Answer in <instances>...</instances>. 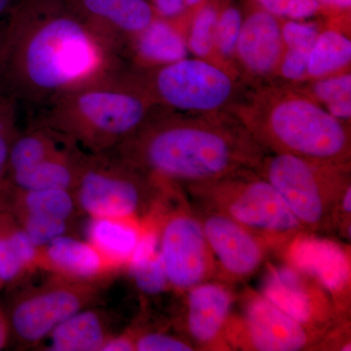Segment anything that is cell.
Here are the masks:
<instances>
[{
  "label": "cell",
  "instance_id": "19",
  "mask_svg": "<svg viewBox=\"0 0 351 351\" xmlns=\"http://www.w3.org/2000/svg\"><path fill=\"white\" fill-rule=\"evenodd\" d=\"M322 25L309 20H281L283 54L277 80L301 84L306 82L307 63Z\"/></svg>",
  "mask_w": 351,
  "mask_h": 351
},
{
  "label": "cell",
  "instance_id": "2",
  "mask_svg": "<svg viewBox=\"0 0 351 351\" xmlns=\"http://www.w3.org/2000/svg\"><path fill=\"white\" fill-rule=\"evenodd\" d=\"M122 145L131 166L189 186L256 169L267 154L232 113H186L160 107Z\"/></svg>",
  "mask_w": 351,
  "mask_h": 351
},
{
  "label": "cell",
  "instance_id": "25",
  "mask_svg": "<svg viewBox=\"0 0 351 351\" xmlns=\"http://www.w3.org/2000/svg\"><path fill=\"white\" fill-rule=\"evenodd\" d=\"M16 184L25 191L69 189L75 170L66 157L58 154L27 169L13 173Z\"/></svg>",
  "mask_w": 351,
  "mask_h": 351
},
{
  "label": "cell",
  "instance_id": "6",
  "mask_svg": "<svg viewBox=\"0 0 351 351\" xmlns=\"http://www.w3.org/2000/svg\"><path fill=\"white\" fill-rule=\"evenodd\" d=\"M204 206L230 217L267 245H286L304 232L282 196L255 169L189 186Z\"/></svg>",
  "mask_w": 351,
  "mask_h": 351
},
{
  "label": "cell",
  "instance_id": "8",
  "mask_svg": "<svg viewBox=\"0 0 351 351\" xmlns=\"http://www.w3.org/2000/svg\"><path fill=\"white\" fill-rule=\"evenodd\" d=\"M158 235L168 283L173 287L189 290L213 276L216 263L198 217L186 211L173 215Z\"/></svg>",
  "mask_w": 351,
  "mask_h": 351
},
{
  "label": "cell",
  "instance_id": "34",
  "mask_svg": "<svg viewBox=\"0 0 351 351\" xmlns=\"http://www.w3.org/2000/svg\"><path fill=\"white\" fill-rule=\"evenodd\" d=\"M17 107L10 99L0 95V177L8 164L11 143L9 140Z\"/></svg>",
  "mask_w": 351,
  "mask_h": 351
},
{
  "label": "cell",
  "instance_id": "3",
  "mask_svg": "<svg viewBox=\"0 0 351 351\" xmlns=\"http://www.w3.org/2000/svg\"><path fill=\"white\" fill-rule=\"evenodd\" d=\"M267 152L350 166V124L295 84L274 80L245 90L230 110Z\"/></svg>",
  "mask_w": 351,
  "mask_h": 351
},
{
  "label": "cell",
  "instance_id": "17",
  "mask_svg": "<svg viewBox=\"0 0 351 351\" xmlns=\"http://www.w3.org/2000/svg\"><path fill=\"white\" fill-rule=\"evenodd\" d=\"M189 291V334L201 346H213L223 336L230 321L232 293L223 284L209 281Z\"/></svg>",
  "mask_w": 351,
  "mask_h": 351
},
{
  "label": "cell",
  "instance_id": "13",
  "mask_svg": "<svg viewBox=\"0 0 351 351\" xmlns=\"http://www.w3.org/2000/svg\"><path fill=\"white\" fill-rule=\"evenodd\" d=\"M239 336L243 346L258 351H297L311 345L314 332L287 315L263 295H252L245 307Z\"/></svg>",
  "mask_w": 351,
  "mask_h": 351
},
{
  "label": "cell",
  "instance_id": "5",
  "mask_svg": "<svg viewBox=\"0 0 351 351\" xmlns=\"http://www.w3.org/2000/svg\"><path fill=\"white\" fill-rule=\"evenodd\" d=\"M255 170L280 193L304 232H325L337 226L339 201L350 184V166L267 152Z\"/></svg>",
  "mask_w": 351,
  "mask_h": 351
},
{
  "label": "cell",
  "instance_id": "15",
  "mask_svg": "<svg viewBox=\"0 0 351 351\" xmlns=\"http://www.w3.org/2000/svg\"><path fill=\"white\" fill-rule=\"evenodd\" d=\"M115 52L156 17L147 0H64Z\"/></svg>",
  "mask_w": 351,
  "mask_h": 351
},
{
  "label": "cell",
  "instance_id": "16",
  "mask_svg": "<svg viewBox=\"0 0 351 351\" xmlns=\"http://www.w3.org/2000/svg\"><path fill=\"white\" fill-rule=\"evenodd\" d=\"M82 298L66 289L46 291L27 298L14 309L12 325L25 341H40L80 311Z\"/></svg>",
  "mask_w": 351,
  "mask_h": 351
},
{
  "label": "cell",
  "instance_id": "30",
  "mask_svg": "<svg viewBox=\"0 0 351 351\" xmlns=\"http://www.w3.org/2000/svg\"><path fill=\"white\" fill-rule=\"evenodd\" d=\"M128 265L136 285L145 294H158L169 284L160 250L131 258Z\"/></svg>",
  "mask_w": 351,
  "mask_h": 351
},
{
  "label": "cell",
  "instance_id": "31",
  "mask_svg": "<svg viewBox=\"0 0 351 351\" xmlns=\"http://www.w3.org/2000/svg\"><path fill=\"white\" fill-rule=\"evenodd\" d=\"M27 214L43 215L66 221L73 210L68 189L27 191L25 196Z\"/></svg>",
  "mask_w": 351,
  "mask_h": 351
},
{
  "label": "cell",
  "instance_id": "22",
  "mask_svg": "<svg viewBox=\"0 0 351 351\" xmlns=\"http://www.w3.org/2000/svg\"><path fill=\"white\" fill-rule=\"evenodd\" d=\"M46 257L55 269L78 278L96 276L105 263L89 242L64 235L46 245Z\"/></svg>",
  "mask_w": 351,
  "mask_h": 351
},
{
  "label": "cell",
  "instance_id": "33",
  "mask_svg": "<svg viewBox=\"0 0 351 351\" xmlns=\"http://www.w3.org/2000/svg\"><path fill=\"white\" fill-rule=\"evenodd\" d=\"M66 221L43 215L27 214L25 232L36 247L46 246L53 240L64 235Z\"/></svg>",
  "mask_w": 351,
  "mask_h": 351
},
{
  "label": "cell",
  "instance_id": "23",
  "mask_svg": "<svg viewBox=\"0 0 351 351\" xmlns=\"http://www.w3.org/2000/svg\"><path fill=\"white\" fill-rule=\"evenodd\" d=\"M50 335L51 350L55 351L101 350L106 341L101 321L91 311H77Z\"/></svg>",
  "mask_w": 351,
  "mask_h": 351
},
{
  "label": "cell",
  "instance_id": "26",
  "mask_svg": "<svg viewBox=\"0 0 351 351\" xmlns=\"http://www.w3.org/2000/svg\"><path fill=\"white\" fill-rule=\"evenodd\" d=\"M219 9V4L215 1H206L195 9L189 24L188 38H186L189 52L193 56L218 64L215 49V34Z\"/></svg>",
  "mask_w": 351,
  "mask_h": 351
},
{
  "label": "cell",
  "instance_id": "36",
  "mask_svg": "<svg viewBox=\"0 0 351 351\" xmlns=\"http://www.w3.org/2000/svg\"><path fill=\"white\" fill-rule=\"evenodd\" d=\"M149 3L156 15L163 19L174 20L188 10L184 0H151Z\"/></svg>",
  "mask_w": 351,
  "mask_h": 351
},
{
  "label": "cell",
  "instance_id": "1",
  "mask_svg": "<svg viewBox=\"0 0 351 351\" xmlns=\"http://www.w3.org/2000/svg\"><path fill=\"white\" fill-rule=\"evenodd\" d=\"M119 68L117 53L64 0H19L0 32V95L32 113Z\"/></svg>",
  "mask_w": 351,
  "mask_h": 351
},
{
  "label": "cell",
  "instance_id": "27",
  "mask_svg": "<svg viewBox=\"0 0 351 351\" xmlns=\"http://www.w3.org/2000/svg\"><path fill=\"white\" fill-rule=\"evenodd\" d=\"M38 247L32 243L25 230H16L0 239V279L15 278L36 258Z\"/></svg>",
  "mask_w": 351,
  "mask_h": 351
},
{
  "label": "cell",
  "instance_id": "28",
  "mask_svg": "<svg viewBox=\"0 0 351 351\" xmlns=\"http://www.w3.org/2000/svg\"><path fill=\"white\" fill-rule=\"evenodd\" d=\"M243 19V14L239 7L233 4H226L223 7H219L216 34H215L217 60L221 66L230 69L235 73H237L234 69L235 48H237Z\"/></svg>",
  "mask_w": 351,
  "mask_h": 351
},
{
  "label": "cell",
  "instance_id": "32",
  "mask_svg": "<svg viewBox=\"0 0 351 351\" xmlns=\"http://www.w3.org/2000/svg\"><path fill=\"white\" fill-rule=\"evenodd\" d=\"M255 5L280 20H309L323 13L317 0H253Z\"/></svg>",
  "mask_w": 351,
  "mask_h": 351
},
{
  "label": "cell",
  "instance_id": "39",
  "mask_svg": "<svg viewBox=\"0 0 351 351\" xmlns=\"http://www.w3.org/2000/svg\"><path fill=\"white\" fill-rule=\"evenodd\" d=\"M19 0H0V19L7 17Z\"/></svg>",
  "mask_w": 351,
  "mask_h": 351
},
{
  "label": "cell",
  "instance_id": "12",
  "mask_svg": "<svg viewBox=\"0 0 351 351\" xmlns=\"http://www.w3.org/2000/svg\"><path fill=\"white\" fill-rule=\"evenodd\" d=\"M326 291L313 278L291 267H272L267 272L262 288L265 299L293 319L316 332L329 324L334 313Z\"/></svg>",
  "mask_w": 351,
  "mask_h": 351
},
{
  "label": "cell",
  "instance_id": "18",
  "mask_svg": "<svg viewBox=\"0 0 351 351\" xmlns=\"http://www.w3.org/2000/svg\"><path fill=\"white\" fill-rule=\"evenodd\" d=\"M131 52L142 69H154L189 56L186 38L171 20L154 18L131 39Z\"/></svg>",
  "mask_w": 351,
  "mask_h": 351
},
{
  "label": "cell",
  "instance_id": "38",
  "mask_svg": "<svg viewBox=\"0 0 351 351\" xmlns=\"http://www.w3.org/2000/svg\"><path fill=\"white\" fill-rule=\"evenodd\" d=\"M101 350L104 351H130L135 350V343H132L130 339L119 337L112 339H106Z\"/></svg>",
  "mask_w": 351,
  "mask_h": 351
},
{
  "label": "cell",
  "instance_id": "29",
  "mask_svg": "<svg viewBox=\"0 0 351 351\" xmlns=\"http://www.w3.org/2000/svg\"><path fill=\"white\" fill-rule=\"evenodd\" d=\"M58 154L45 132L32 131L14 141L9 152L8 164L12 173L19 172Z\"/></svg>",
  "mask_w": 351,
  "mask_h": 351
},
{
  "label": "cell",
  "instance_id": "35",
  "mask_svg": "<svg viewBox=\"0 0 351 351\" xmlns=\"http://www.w3.org/2000/svg\"><path fill=\"white\" fill-rule=\"evenodd\" d=\"M135 350L138 351H191L193 346L175 338L163 334H149L141 337L136 341Z\"/></svg>",
  "mask_w": 351,
  "mask_h": 351
},
{
  "label": "cell",
  "instance_id": "37",
  "mask_svg": "<svg viewBox=\"0 0 351 351\" xmlns=\"http://www.w3.org/2000/svg\"><path fill=\"white\" fill-rule=\"evenodd\" d=\"M317 2L320 4L323 13L328 14L331 17H348V14H350L351 0H317Z\"/></svg>",
  "mask_w": 351,
  "mask_h": 351
},
{
  "label": "cell",
  "instance_id": "7",
  "mask_svg": "<svg viewBox=\"0 0 351 351\" xmlns=\"http://www.w3.org/2000/svg\"><path fill=\"white\" fill-rule=\"evenodd\" d=\"M137 75L156 106L179 112H230L246 90L234 71L196 57Z\"/></svg>",
  "mask_w": 351,
  "mask_h": 351
},
{
  "label": "cell",
  "instance_id": "9",
  "mask_svg": "<svg viewBox=\"0 0 351 351\" xmlns=\"http://www.w3.org/2000/svg\"><path fill=\"white\" fill-rule=\"evenodd\" d=\"M203 207L197 217L216 269L233 280L252 276L265 260L269 245L230 217L204 205Z\"/></svg>",
  "mask_w": 351,
  "mask_h": 351
},
{
  "label": "cell",
  "instance_id": "11",
  "mask_svg": "<svg viewBox=\"0 0 351 351\" xmlns=\"http://www.w3.org/2000/svg\"><path fill=\"white\" fill-rule=\"evenodd\" d=\"M144 197V182L131 171L95 166L80 176L78 200L93 218L132 219Z\"/></svg>",
  "mask_w": 351,
  "mask_h": 351
},
{
  "label": "cell",
  "instance_id": "10",
  "mask_svg": "<svg viewBox=\"0 0 351 351\" xmlns=\"http://www.w3.org/2000/svg\"><path fill=\"white\" fill-rule=\"evenodd\" d=\"M282 54L281 20L256 6L242 23L235 48V71L251 87L274 82Z\"/></svg>",
  "mask_w": 351,
  "mask_h": 351
},
{
  "label": "cell",
  "instance_id": "21",
  "mask_svg": "<svg viewBox=\"0 0 351 351\" xmlns=\"http://www.w3.org/2000/svg\"><path fill=\"white\" fill-rule=\"evenodd\" d=\"M142 233L131 219L93 218L88 226V242L104 261L128 263Z\"/></svg>",
  "mask_w": 351,
  "mask_h": 351
},
{
  "label": "cell",
  "instance_id": "41",
  "mask_svg": "<svg viewBox=\"0 0 351 351\" xmlns=\"http://www.w3.org/2000/svg\"><path fill=\"white\" fill-rule=\"evenodd\" d=\"M5 326H4L3 322H2L1 318H0V348L3 346L4 341H5Z\"/></svg>",
  "mask_w": 351,
  "mask_h": 351
},
{
  "label": "cell",
  "instance_id": "40",
  "mask_svg": "<svg viewBox=\"0 0 351 351\" xmlns=\"http://www.w3.org/2000/svg\"><path fill=\"white\" fill-rule=\"evenodd\" d=\"M205 2L206 0H184V3L188 9H197Z\"/></svg>",
  "mask_w": 351,
  "mask_h": 351
},
{
  "label": "cell",
  "instance_id": "24",
  "mask_svg": "<svg viewBox=\"0 0 351 351\" xmlns=\"http://www.w3.org/2000/svg\"><path fill=\"white\" fill-rule=\"evenodd\" d=\"M298 85L314 101L320 104L335 119L350 124V69L325 77L307 80Z\"/></svg>",
  "mask_w": 351,
  "mask_h": 351
},
{
  "label": "cell",
  "instance_id": "20",
  "mask_svg": "<svg viewBox=\"0 0 351 351\" xmlns=\"http://www.w3.org/2000/svg\"><path fill=\"white\" fill-rule=\"evenodd\" d=\"M350 32L337 25L322 27L307 63V80L325 77L350 69Z\"/></svg>",
  "mask_w": 351,
  "mask_h": 351
},
{
  "label": "cell",
  "instance_id": "4",
  "mask_svg": "<svg viewBox=\"0 0 351 351\" xmlns=\"http://www.w3.org/2000/svg\"><path fill=\"white\" fill-rule=\"evenodd\" d=\"M157 107L137 73L119 68L58 95L39 113L51 130L104 147L130 137Z\"/></svg>",
  "mask_w": 351,
  "mask_h": 351
},
{
  "label": "cell",
  "instance_id": "14",
  "mask_svg": "<svg viewBox=\"0 0 351 351\" xmlns=\"http://www.w3.org/2000/svg\"><path fill=\"white\" fill-rule=\"evenodd\" d=\"M285 247L288 265L319 284L339 307L350 288V260L346 249L306 232L295 235Z\"/></svg>",
  "mask_w": 351,
  "mask_h": 351
}]
</instances>
